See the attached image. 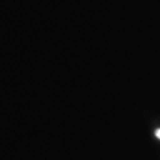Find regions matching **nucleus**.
<instances>
[{
    "mask_svg": "<svg viewBox=\"0 0 160 160\" xmlns=\"http://www.w3.org/2000/svg\"><path fill=\"white\" fill-rule=\"evenodd\" d=\"M155 135H156V137H157V138L160 139V129H157V130H156Z\"/></svg>",
    "mask_w": 160,
    "mask_h": 160,
    "instance_id": "obj_1",
    "label": "nucleus"
}]
</instances>
